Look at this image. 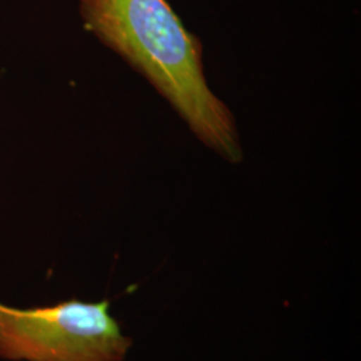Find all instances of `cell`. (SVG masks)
I'll return each mask as SVG.
<instances>
[{
	"label": "cell",
	"mask_w": 361,
	"mask_h": 361,
	"mask_svg": "<svg viewBox=\"0 0 361 361\" xmlns=\"http://www.w3.org/2000/svg\"><path fill=\"white\" fill-rule=\"evenodd\" d=\"M85 28L141 73L194 134L232 164L243 147L231 110L207 86L202 43L168 0H79Z\"/></svg>",
	"instance_id": "1"
},
{
	"label": "cell",
	"mask_w": 361,
	"mask_h": 361,
	"mask_svg": "<svg viewBox=\"0 0 361 361\" xmlns=\"http://www.w3.org/2000/svg\"><path fill=\"white\" fill-rule=\"evenodd\" d=\"M133 340L110 314V301L71 298L16 308L0 301V359L6 361H123Z\"/></svg>",
	"instance_id": "2"
}]
</instances>
